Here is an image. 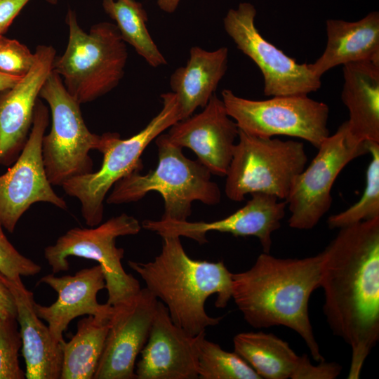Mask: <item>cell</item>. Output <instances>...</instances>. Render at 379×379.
<instances>
[{
    "label": "cell",
    "instance_id": "1",
    "mask_svg": "<svg viewBox=\"0 0 379 379\" xmlns=\"http://www.w3.org/2000/svg\"><path fill=\"white\" fill-rule=\"evenodd\" d=\"M322 252L323 311L351 348L347 378L358 379L379 340V217L340 228Z\"/></svg>",
    "mask_w": 379,
    "mask_h": 379
},
{
    "label": "cell",
    "instance_id": "2",
    "mask_svg": "<svg viewBox=\"0 0 379 379\" xmlns=\"http://www.w3.org/2000/svg\"><path fill=\"white\" fill-rule=\"evenodd\" d=\"M323 252L304 258L258 255L248 270L232 274V298L255 328L288 327L305 343L313 359L324 361L309 317V300L319 288Z\"/></svg>",
    "mask_w": 379,
    "mask_h": 379
},
{
    "label": "cell",
    "instance_id": "3",
    "mask_svg": "<svg viewBox=\"0 0 379 379\" xmlns=\"http://www.w3.org/2000/svg\"><path fill=\"white\" fill-rule=\"evenodd\" d=\"M160 253L153 260H129L146 288L166 307L175 325L191 335L219 324L222 317L209 316L205 303L216 295L215 305L225 307L232 298V272L223 261L194 260L185 252L180 237H162Z\"/></svg>",
    "mask_w": 379,
    "mask_h": 379
},
{
    "label": "cell",
    "instance_id": "4",
    "mask_svg": "<svg viewBox=\"0 0 379 379\" xmlns=\"http://www.w3.org/2000/svg\"><path fill=\"white\" fill-rule=\"evenodd\" d=\"M158 165L142 175L134 171L114 185L107 203L120 204L139 201L149 192H157L164 201L161 218L186 220L195 201L207 205L218 204L220 190L211 179V171L198 159L187 158L182 147L171 142L167 134L155 138Z\"/></svg>",
    "mask_w": 379,
    "mask_h": 379
},
{
    "label": "cell",
    "instance_id": "5",
    "mask_svg": "<svg viewBox=\"0 0 379 379\" xmlns=\"http://www.w3.org/2000/svg\"><path fill=\"white\" fill-rule=\"evenodd\" d=\"M66 23L67 48L55 57L53 70L79 104L91 102L116 88L123 78L128 59L126 43L115 24L108 22L97 23L86 32L72 9Z\"/></svg>",
    "mask_w": 379,
    "mask_h": 379
},
{
    "label": "cell",
    "instance_id": "6",
    "mask_svg": "<svg viewBox=\"0 0 379 379\" xmlns=\"http://www.w3.org/2000/svg\"><path fill=\"white\" fill-rule=\"evenodd\" d=\"M161 98L162 107L159 112L135 135L127 139H121L117 133L102 135L99 152L103 154V161L98 171L72 178L62 185L67 194L79 201L87 225L100 224L103 201L110 188L131 172L140 171V157L148 145L181 120L175 95L168 92L162 93Z\"/></svg>",
    "mask_w": 379,
    "mask_h": 379
},
{
    "label": "cell",
    "instance_id": "7",
    "mask_svg": "<svg viewBox=\"0 0 379 379\" xmlns=\"http://www.w3.org/2000/svg\"><path fill=\"white\" fill-rule=\"evenodd\" d=\"M307 161L301 142L257 137L239 129L238 142L225 175V194L237 202L253 193L285 200Z\"/></svg>",
    "mask_w": 379,
    "mask_h": 379
},
{
    "label": "cell",
    "instance_id": "8",
    "mask_svg": "<svg viewBox=\"0 0 379 379\" xmlns=\"http://www.w3.org/2000/svg\"><path fill=\"white\" fill-rule=\"evenodd\" d=\"M133 216L122 213L94 228L75 227L44 249V257L53 274L69 269V256L95 260L101 266L107 291V303L114 306L126 302L141 289L139 281L124 270V251L116 246L119 237L135 235L141 230Z\"/></svg>",
    "mask_w": 379,
    "mask_h": 379
},
{
    "label": "cell",
    "instance_id": "9",
    "mask_svg": "<svg viewBox=\"0 0 379 379\" xmlns=\"http://www.w3.org/2000/svg\"><path fill=\"white\" fill-rule=\"evenodd\" d=\"M39 97L49 105L52 125L44 135L41 153L51 185L62 186L69 179L91 173V149L99 151L102 135L91 133L85 124L80 105L67 91L53 70L46 79Z\"/></svg>",
    "mask_w": 379,
    "mask_h": 379
},
{
    "label": "cell",
    "instance_id": "10",
    "mask_svg": "<svg viewBox=\"0 0 379 379\" xmlns=\"http://www.w3.org/2000/svg\"><path fill=\"white\" fill-rule=\"evenodd\" d=\"M221 95L228 115L239 129L247 134L260 138H298L316 148L329 136L328 105L307 95L255 100L224 89Z\"/></svg>",
    "mask_w": 379,
    "mask_h": 379
},
{
    "label": "cell",
    "instance_id": "11",
    "mask_svg": "<svg viewBox=\"0 0 379 379\" xmlns=\"http://www.w3.org/2000/svg\"><path fill=\"white\" fill-rule=\"evenodd\" d=\"M310 165L294 178L285 199L291 215L288 225L308 230L314 227L332 204L331 189L340 171L353 159L368 153L367 142L351 144L344 122L317 148Z\"/></svg>",
    "mask_w": 379,
    "mask_h": 379
},
{
    "label": "cell",
    "instance_id": "12",
    "mask_svg": "<svg viewBox=\"0 0 379 379\" xmlns=\"http://www.w3.org/2000/svg\"><path fill=\"white\" fill-rule=\"evenodd\" d=\"M257 14L249 2L230 9L223 18L226 33L237 48L251 58L262 72L266 96L307 95L321 86V77L309 64H300L267 41L255 24Z\"/></svg>",
    "mask_w": 379,
    "mask_h": 379
},
{
    "label": "cell",
    "instance_id": "13",
    "mask_svg": "<svg viewBox=\"0 0 379 379\" xmlns=\"http://www.w3.org/2000/svg\"><path fill=\"white\" fill-rule=\"evenodd\" d=\"M48 111L38 98L31 131L15 164L0 175V224L8 232L34 203L46 202L66 210V202L53 191L42 158L41 144Z\"/></svg>",
    "mask_w": 379,
    "mask_h": 379
},
{
    "label": "cell",
    "instance_id": "14",
    "mask_svg": "<svg viewBox=\"0 0 379 379\" xmlns=\"http://www.w3.org/2000/svg\"><path fill=\"white\" fill-rule=\"evenodd\" d=\"M265 193L251 194V198L241 208L222 219L212 222H190L161 218L146 220L142 227L161 237H184L199 244L208 241L209 232L229 233L234 237H255L258 239L263 253H270L272 234L281 227L287 206L285 200Z\"/></svg>",
    "mask_w": 379,
    "mask_h": 379
},
{
    "label": "cell",
    "instance_id": "15",
    "mask_svg": "<svg viewBox=\"0 0 379 379\" xmlns=\"http://www.w3.org/2000/svg\"><path fill=\"white\" fill-rule=\"evenodd\" d=\"M159 300L146 288L113 306L104 349L93 379H135L137 357L145 345Z\"/></svg>",
    "mask_w": 379,
    "mask_h": 379
},
{
    "label": "cell",
    "instance_id": "16",
    "mask_svg": "<svg viewBox=\"0 0 379 379\" xmlns=\"http://www.w3.org/2000/svg\"><path fill=\"white\" fill-rule=\"evenodd\" d=\"M206 332L191 335L172 321L158 301L147 341L135 370L137 379H196L200 345Z\"/></svg>",
    "mask_w": 379,
    "mask_h": 379
},
{
    "label": "cell",
    "instance_id": "17",
    "mask_svg": "<svg viewBox=\"0 0 379 379\" xmlns=\"http://www.w3.org/2000/svg\"><path fill=\"white\" fill-rule=\"evenodd\" d=\"M166 134L175 145L192 149L211 174L225 176L239 128L214 94L200 113L177 121Z\"/></svg>",
    "mask_w": 379,
    "mask_h": 379
},
{
    "label": "cell",
    "instance_id": "18",
    "mask_svg": "<svg viewBox=\"0 0 379 379\" xmlns=\"http://www.w3.org/2000/svg\"><path fill=\"white\" fill-rule=\"evenodd\" d=\"M55 57L53 46H38L29 72L0 96V162L8 163L22 150L38 96L53 71Z\"/></svg>",
    "mask_w": 379,
    "mask_h": 379
},
{
    "label": "cell",
    "instance_id": "19",
    "mask_svg": "<svg viewBox=\"0 0 379 379\" xmlns=\"http://www.w3.org/2000/svg\"><path fill=\"white\" fill-rule=\"evenodd\" d=\"M41 283L51 286L58 298L49 306L36 302L34 309L37 316L48 323L53 338L64 342L63 332L76 317L88 314L110 318L113 306L100 304L97 300L98 292L105 288V279L100 265L84 268L74 275L55 277L49 274L41 278Z\"/></svg>",
    "mask_w": 379,
    "mask_h": 379
},
{
    "label": "cell",
    "instance_id": "20",
    "mask_svg": "<svg viewBox=\"0 0 379 379\" xmlns=\"http://www.w3.org/2000/svg\"><path fill=\"white\" fill-rule=\"evenodd\" d=\"M0 280L15 300L26 365L25 378L60 379L62 364L61 343L53 338L48 326L37 316L33 293L25 286L21 277L10 279L0 273Z\"/></svg>",
    "mask_w": 379,
    "mask_h": 379
},
{
    "label": "cell",
    "instance_id": "21",
    "mask_svg": "<svg viewBox=\"0 0 379 379\" xmlns=\"http://www.w3.org/2000/svg\"><path fill=\"white\" fill-rule=\"evenodd\" d=\"M234 351L265 379H322L324 365L298 356L288 343L272 333L242 332L234 337Z\"/></svg>",
    "mask_w": 379,
    "mask_h": 379
},
{
    "label": "cell",
    "instance_id": "22",
    "mask_svg": "<svg viewBox=\"0 0 379 379\" xmlns=\"http://www.w3.org/2000/svg\"><path fill=\"white\" fill-rule=\"evenodd\" d=\"M341 99L349 111L347 138L352 145L379 143V63L361 61L343 68Z\"/></svg>",
    "mask_w": 379,
    "mask_h": 379
},
{
    "label": "cell",
    "instance_id": "23",
    "mask_svg": "<svg viewBox=\"0 0 379 379\" xmlns=\"http://www.w3.org/2000/svg\"><path fill=\"white\" fill-rule=\"evenodd\" d=\"M327 42L322 55L309 64L321 77L338 65L361 61L379 63V12L372 11L363 18L348 22L328 19L326 21Z\"/></svg>",
    "mask_w": 379,
    "mask_h": 379
},
{
    "label": "cell",
    "instance_id": "24",
    "mask_svg": "<svg viewBox=\"0 0 379 379\" xmlns=\"http://www.w3.org/2000/svg\"><path fill=\"white\" fill-rule=\"evenodd\" d=\"M227 62V47L215 51L199 46L190 48L186 65L177 68L170 77L171 92L176 96L181 119L207 105L225 74Z\"/></svg>",
    "mask_w": 379,
    "mask_h": 379
},
{
    "label": "cell",
    "instance_id": "25",
    "mask_svg": "<svg viewBox=\"0 0 379 379\" xmlns=\"http://www.w3.org/2000/svg\"><path fill=\"white\" fill-rule=\"evenodd\" d=\"M109 318L88 315L78 321L69 341L61 343L60 379H93L109 330Z\"/></svg>",
    "mask_w": 379,
    "mask_h": 379
},
{
    "label": "cell",
    "instance_id": "26",
    "mask_svg": "<svg viewBox=\"0 0 379 379\" xmlns=\"http://www.w3.org/2000/svg\"><path fill=\"white\" fill-rule=\"evenodd\" d=\"M105 12L116 22L120 36L152 67L167 61L152 39L147 27V15L136 0H103Z\"/></svg>",
    "mask_w": 379,
    "mask_h": 379
},
{
    "label": "cell",
    "instance_id": "27",
    "mask_svg": "<svg viewBox=\"0 0 379 379\" xmlns=\"http://www.w3.org/2000/svg\"><path fill=\"white\" fill-rule=\"evenodd\" d=\"M367 145L371 159L366 170L364 192L354 204L328 218L330 229H340L379 217V143L367 142Z\"/></svg>",
    "mask_w": 379,
    "mask_h": 379
},
{
    "label": "cell",
    "instance_id": "28",
    "mask_svg": "<svg viewBox=\"0 0 379 379\" xmlns=\"http://www.w3.org/2000/svg\"><path fill=\"white\" fill-rule=\"evenodd\" d=\"M198 378L261 379L237 352L225 351L218 344L206 338L202 340L200 345Z\"/></svg>",
    "mask_w": 379,
    "mask_h": 379
},
{
    "label": "cell",
    "instance_id": "29",
    "mask_svg": "<svg viewBox=\"0 0 379 379\" xmlns=\"http://www.w3.org/2000/svg\"><path fill=\"white\" fill-rule=\"evenodd\" d=\"M22 340L17 319L0 320V379H24L19 350Z\"/></svg>",
    "mask_w": 379,
    "mask_h": 379
},
{
    "label": "cell",
    "instance_id": "30",
    "mask_svg": "<svg viewBox=\"0 0 379 379\" xmlns=\"http://www.w3.org/2000/svg\"><path fill=\"white\" fill-rule=\"evenodd\" d=\"M34 53L15 39L0 35V72L22 77L32 67Z\"/></svg>",
    "mask_w": 379,
    "mask_h": 379
},
{
    "label": "cell",
    "instance_id": "31",
    "mask_svg": "<svg viewBox=\"0 0 379 379\" xmlns=\"http://www.w3.org/2000/svg\"><path fill=\"white\" fill-rule=\"evenodd\" d=\"M40 265L22 255L8 240L0 224V273L10 279L21 276H34L39 273Z\"/></svg>",
    "mask_w": 379,
    "mask_h": 379
},
{
    "label": "cell",
    "instance_id": "32",
    "mask_svg": "<svg viewBox=\"0 0 379 379\" xmlns=\"http://www.w3.org/2000/svg\"><path fill=\"white\" fill-rule=\"evenodd\" d=\"M29 0H0V35L5 33L15 18Z\"/></svg>",
    "mask_w": 379,
    "mask_h": 379
},
{
    "label": "cell",
    "instance_id": "33",
    "mask_svg": "<svg viewBox=\"0 0 379 379\" xmlns=\"http://www.w3.org/2000/svg\"><path fill=\"white\" fill-rule=\"evenodd\" d=\"M17 319L14 298L8 287L0 280V320Z\"/></svg>",
    "mask_w": 379,
    "mask_h": 379
},
{
    "label": "cell",
    "instance_id": "34",
    "mask_svg": "<svg viewBox=\"0 0 379 379\" xmlns=\"http://www.w3.org/2000/svg\"><path fill=\"white\" fill-rule=\"evenodd\" d=\"M22 77L0 72V93L12 88Z\"/></svg>",
    "mask_w": 379,
    "mask_h": 379
},
{
    "label": "cell",
    "instance_id": "35",
    "mask_svg": "<svg viewBox=\"0 0 379 379\" xmlns=\"http://www.w3.org/2000/svg\"><path fill=\"white\" fill-rule=\"evenodd\" d=\"M180 2V0H157L159 8L167 13H174Z\"/></svg>",
    "mask_w": 379,
    "mask_h": 379
},
{
    "label": "cell",
    "instance_id": "36",
    "mask_svg": "<svg viewBox=\"0 0 379 379\" xmlns=\"http://www.w3.org/2000/svg\"><path fill=\"white\" fill-rule=\"evenodd\" d=\"M49 4H55L58 2V0H46Z\"/></svg>",
    "mask_w": 379,
    "mask_h": 379
}]
</instances>
